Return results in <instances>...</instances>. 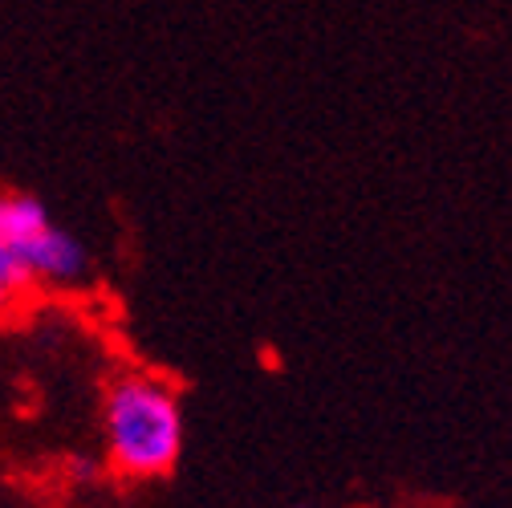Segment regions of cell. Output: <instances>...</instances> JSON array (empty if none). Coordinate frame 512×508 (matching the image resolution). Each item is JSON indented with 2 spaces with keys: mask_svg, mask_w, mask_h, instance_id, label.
Returning <instances> with one entry per match:
<instances>
[{
  "mask_svg": "<svg viewBox=\"0 0 512 508\" xmlns=\"http://www.w3.org/2000/svg\"><path fill=\"white\" fill-rule=\"evenodd\" d=\"M106 464L126 480L167 476L183 456V407L155 374H122L102 407Z\"/></svg>",
  "mask_w": 512,
  "mask_h": 508,
  "instance_id": "cell-1",
  "label": "cell"
},
{
  "mask_svg": "<svg viewBox=\"0 0 512 508\" xmlns=\"http://www.w3.org/2000/svg\"><path fill=\"white\" fill-rule=\"evenodd\" d=\"M90 269L86 244L66 232L61 224H49L29 244H0V289L5 297H17L33 285H74Z\"/></svg>",
  "mask_w": 512,
  "mask_h": 508,
  "instance_id": "cell-2",
  "label": "cell"
},
{
  "mask_svg": "<svg viewBox=\"0 0 512 508\" xmlns=\"http://www.w3.org/2000/svg\"><path fill=\"white\" fill-rule=\"evenodd\" d=\"M74 476H78V480L94 476V464H86V460H74Z\"/></svg>",
  "mask_w": 512,
  "mask_h": 508,
  "instance_id": "cell-3",
  "label": "cell"
},
{
  "mask_svg": "<svg viewBox=\"0 0 512 508\" xmlns=\"http://www.w3.org/2000/svg\"><path fill=\"white\" fill-rule=\"evenodd\" d=\"M289 508H313V504H289Z\"/></svg>",
  "mask_w": 512,
  "mask_h": 508,
  "instance_id": "cell-4",
  "label": "cell"
}]
</instances>
